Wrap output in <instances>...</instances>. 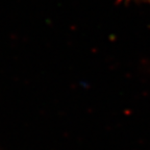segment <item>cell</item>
<instances>
[{
    "label": "cell",
    "mask_w": 150,
    "mask_h": 150,
    "mask_svg": "<svg viewBox=\"0 0 150 150\" xmlns=\"http://www.w3.org/2000/svg\"><path fill=\"white\" fill-rule=\"evenodd\" d=\"M139 1H146V2H150V0H139Z\"/></svg>",
    "instance_id": "6da1fadb"
}]
</instances>
